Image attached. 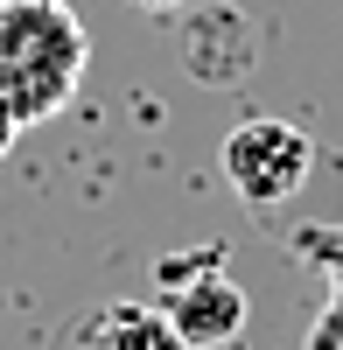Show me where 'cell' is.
I'll return each instance as SVG.
<instances>
[{
    "label": "cell",
    "instance_id": "obj_1",
    "mask_svg": "<svg viewBox=\"0 0 343 350\" xmlns=\"http://www.w3.org/2000/svg\"><path fill=\"white\" fill-rule=\"evenodd\" d=\"M92 64V36L70 0H0V112L14 126L56 120Z\"/></svg>",
    "mask_w": 343,
    "mask_h": 350
},
{
    "label": "cell",
    "instance_id": "obj_2",
    "mask_svg": "<svg viewBox=\"0 0 343 350\" xmlns=\"http://www.w3.org/2000/svg\"><path fill=\"white\" fill-rule=\"evenodd\" d=\"M217 168H224V183L238 189L245 211L273 217L280 203L301 196L308 168H316V140H308L301 126H288V120H245V126L224 133Z\"/></svg>",
    "mask_w": 343,
    "mask_h": 350
},
{
    "label": "cell",
    "instance_id": "obj_3",
    "mask_svg": "<svg viewBox=\"0 0 343 350\" xmlns=\"http://www.w3.org/2000/svg\"><path fill=\"white\" fill-rule=\"evenodd\" d=\"M161 315L182 336V350H224L245 336V287L224 273V259L204 273H189L176 287H161Z\"/></svg>",
    "mask_w": 343,
    "mask_h": 350
},
{
    "label": "cell",
    "instance_id": "obj_4",
    "mask_svg": "<svg viewBox=\"0 0 343 350\" xmlns=\"http://www.w3.org/2000/svg\"><path fill=\"white\" fill-rule=\"evenodd\" d=\"M252 56H260V28L245 21V8H232V0H217V8H196L182 21V64L189 77L204 84H238L252 70Z\"/></svg>",
    "mask_w": 343,
    "mask_h": 350
},
{
    "label": "cell",
    "instance_id": "obj_5",
    "mask_svg": "<svg viewBox=\"0 0 343 350\" xmlns=\"http://www.w3.org/2000/svg\"><path fill=\"white\" fill-rule=\"evenodd\" d=\"M64 350H182V336L168 329L161 308H140V301H112L77 315V329L64 336Z\"/></svg>",
    "mask_w": 343,
    "mask_h": 350
},
{
    "label": "cell",
    "instance_id": "obj_6",
    "mask_svg": "<svg viewBox=\"0 0 343 350\" xmlns=\"http://www.w3.org/2000/svg\"><path fill=\"white\" fill-rule=\"evenodd\" d=\"M294 252H301L316 273H329V287L343 295V231H329V224H308V231H294Z\"/></svg>",
    "mask_w": 343,
    "mask_h": 350
},
{
    "label": "cell",
    "instance_id": "obj_7",
    "mask_svg": "<svg viewBox=\"0 0 343 350\" xmlns=\"http://www.w3.org/2000/svg\"><path fill=\"white\" fill-rule=\"evenodd\" d=\"M301 350H343V295H329V301L316 308V323H308Z\"/></svg>",
    "mask_w": 343,
    "mask_h": 350
},
{
    "label": "cell",
    "instance_id": "obj_8",
    "mask_svg": "<svg viewBox=\"0 0 343 350\" xmlns=\"http://www.w3.org/2000/svg\"><path fill=\"white\" fill-rule=\"evenodd\" d=\"M140 14H168V8H182V0H133Z\"/></svg>",
    "mask_w": 343,
    "mask_h": 350
},
{
    "label": "cell",
    "instance_id": "obj_9",
    "mask_svg": "<svg viewBox=\"0 0 343 350\" xmlns=\"http://www.w3.org/2000/svg\"><path fill=\"white\" fill-rule=\"evenodd\" d=\"M14 133H21V126L8 120V112H0V154H8V148H14Z\"/></svg>",
    "mask_w": 343,
    "mask_h": 350
}]
</instances>
